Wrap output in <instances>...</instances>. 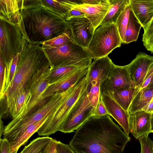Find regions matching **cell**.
<instances>
[{"label": "cell", "mask_w": 153, "mask_h": 153, "mask_svg": "<svg viewBox=\"0 0 153 153\" xmlns=\"http://www.w3.org/2000/svg\"><path fill=\"white\" fill-rule=\"evenodd\" d=\"M130 140L109 115H92L76 130L69 145L75 153H123Z\"/></svg>", "instance_id": "cell-1"}, {"label": "cell", "mask_w": 153, "mask_h": 153, "mask_svg": "<svg viewBox=\"0 0 153 153\" xmlns=\"http://www.w3.org/2000/svg\"><path fill=\"white\" fill-rule=\"evenodd\" d=\"M18 24L24 38L30 44H40L62 34L69 27L68 22L43 7H22Z\"/></svg>", "instance_id": "cell-2"}, {"label": "cell", "mask_w": 153, "mask_h": 153, "mask_svg": "<svg viewBox=\"0 0 153 153\" xmlns=\"http://www.w3.org/2000/svg\"><path fill=\"white\" fill-rule=\"evenodd\" d=\"M50 65L41 46L27 42L20 53L17 69L13 79L0 99L6 109L16 97L19 90L25 88L33 75Z\"/></svg>", "instance_id": "cell-3"}, {"label": "cell", "mask_w": 153, "mask_h": 153, "mask_svg": "<svg viewBox=\"0 0 153 153\" xmlns=\"http://www.w3.org/2000/svg\"><path fill=\"white\" fill-rule=\"evenodd\" d=\"M89 85L88 73L84 77L67 91L56 109L37 130L39 135L48 136L59 131L74 106L88 92Z\"/></svg>", "instance_id": "cell-4"}, {"label": "cell", "mask_w": 153, "mask_h": 153, "mask_svg": "<svg viewBox=\"0 0 153 153\" xmlns=\"http://www.w3.org/2000/svg\"><path fill=\"white\" fill-rule=\"evenodd\" d=\"M27 42L18 24L0 16V54L8 66Z\"/></svg>", "instance_id": "cell-5"}, {"label": "cell", "mask_w": 153, "mask_h": 153, "mask_svg": "<svg viewBox=\"0 0 153 153\" xmlns=\"http://www.w3.org/2000/svg\"><path fill=\"white\" fill-rule=\"evenodd\" d=\"M122 43L115 23L101 25L95 30L87 49L95 60L108 56Z\"/></svg>", "instance_id": "cell-6"}, {"label": "cell", "mask_w": 153, "mask_h": 153, "mask_svg": "<svg viewBox=\"0 0 153 153\" xmlns=\"http://www.w3.org/2000/svg\"><path fill=\"white\" fill-rule=\"evenodd\" d=\"M66 91L54 94L46 103L39 106L29 115L15 123H8L5 126L3 134V138L7 139L9 143L11 142L28 125L39 121L54 111L62 101Z\"/></svg>", "instance_id": "cell-7"}, {"label": "cell", "mask_w": 153, "mask_h": 153, "mask_svg": "<svg viewBox=\"0 0 153 153\" xmlns=\"http://www.w3.org/2000/svg\"><path fill=\"white\" fill-rule=\"evenodd\" d=\"M41 46L50 68L75 64L85 59H92L87 49L79 46L73 40L58 48Z\"/></svg>", "instance_id": "cell-8"}, {"label": "cell", "mask_w": 153, "mask_h": 153, "mask_svg": "<svg viewBox=\"0 0 153 153\" xmlns=\"http://www.w3.org/2000/svg\"><path fill=\"white\" fill-rule=\"evenodd\" d=\"M50 68V65H47L38 70L33 75L26 87L30 92L27 104L22 113L10 123H15L29 115L50 98L51 96L45 99L42 97V94L49 85L45 77L46 72Z\"/></svg>", "instance_id": "cell-9"}, {"label": "cell", "mask_w": 153, "mask_h": 153, "mask_svg": "<svg viewBox=\"0 0 153 153\" xmlns=\"http://www.w3.org/2000/svg\"><path fill=\"white\" fill-rule=\"evenodd\" d=\"M70 10L75 9L83 12L95 30L100 26L110 7L109 0H65Z\"/></svg>", "instance_id": "cell-10"}, {"label": "cell", "mask_w": 153, "mask_h": 153, "mask_svg": "<svg viewBox=\"0 0 153 153\" xmlns=\"http://www.w3.org/2000/svg\"><path fill=\"white\" fill-rule=\"evenodd\" d=\"M88 93L74 106L59 131L64 133L74 132L93 115L95 108L89 99Z\"/></svg>", "instance_id": "cell-11"}, {"label": "cell", "mask_w": 153, "mask_h": 153, "mask_svg": "<svg viewBox=\"0 0 153 153\" xmlns=\"http://www.w3.org/2000/svg\"><path fill=\"white\" fill-rule=\"evenodd\" d=\"M136 87L126 65H117L113 63L108 76L100 86V94L121 88Z\"/></svg>", "instance_id": "cell-12"}, {"label": "cell", "mask_w": 153, "mask_h": 153, "mask_svg": "<svg viewBox=\"0 0 153 153\" xmlns=\"http://www.w3.org/2000/svg\"><path fill=\"white\" fill-rule=\"evenodd\" d=\"M67 22L74 42L87 49L95 30L91 22L85 16L73 18Z\"/></svg>", "instance_id": "cell-13"}, {"label": "cell", "mask_w": 153, "mask_h": 153, "mask_svg": "<svg viewBox=\"0 0 153 153\" xmlns=\"http://www.w3.org/2000/svg\"><path fill=\"white\" fill-rule=\"evenodd\" d=\"M153 62V56L139 52L131 62L126 65L136 87L140 88Z\"/></svg>", "instance_id": "cell-14"}, {"label": "cell", "mask_w": 153, "mask_h": 153, "mask_svg": "<svg viewBox=\"0 0 153 153\" xmlns=\"http://www.w3.org/2000/svg\"><path fill=\"white\" fill-rule=\"evenodd\" d=\"M89 69V66L72 72L49 85L42 94V98L46 99L56 93H61L66 91L84 77L87 74Z\"/></svg>", "instance_id": "cell-15"}, {"label": "cell", "mask_w": 153, "mask_h": 153, "mask_svg": "<svg viewBox=\"0 0 153 153\" xmlns=\"http://www.w3.org/2000/svg\"><path fill=\"white\" fill-rule=\"evenodd\" d=\"M152 114L142 110L130 114V132L136 139L149 135L152 133Z\"/></svg>", "instance_id": "cell-16"}, {"label": "cell", "mask_w": 153, "mask_h": 153, "mask_svg": "<svg viewBox=\"0 0 153 153\" xmlns=\"http://www.w3.org/2000/svg\"><path fill=\"white\" fill-rule=\"evenodd\" d=\"M108 114L112 117L122 127L124 133L129 136L130 114L124 110L112 98L108 95L100 94Z\"/></svg>", "instance_id": "cell-17"}, {"label": "cell", "mask_w": 153, "mask_h": 153, "mask_svg": "<svg viewBox=\"0 0 153 153\" xmlns=\"http://www.w3.org/2000/svg\"><path fill=\"white\" fill-rule=\"evenodd\" d=\"M113 63L108 56L95 59L89 66L88 73L89 85L93 81H98L101 86L108 76Z\"/></svg>", "instance_id": "cell-18"}, {"label": "cell", "mask_w": 153, "mask_h": 153, "mask_svg": "<svg viewBox=\"0 0 153 153\" xmlns=\"http://www.w3.org/2000/svg\"><path fill=\"white\" fill-rule=\"evenodd\" d=\"M92 59H85L74 65L50 68L46 72L45 78L49 85L53 84L72 72L89 66L91 63Z\"/></svg>", "instance_id": "cell-19"}, {"label": "cell", "mask_w": 153, "mask_h": 153, "mask_svg": "<svg viewBox=\"0 0 153 153\" xmlns=\"http://www.w3.org/2000/svg\"><path fill=\"white\" fill-rule=\"evenodd\" d=\"M129 4L144 29L153 18V0H129Z\"/></svg>", "instance_id": "cell-20"}, {"label": "cell", "mask_w": 153, "mask_h": 153, "mask_svg": "<svg viewBox=\"0 0 153 153\" xmlns=\"http://www.w3.org/2000/svg\"><path fill=\"white\" fill-rule=\"evenodd\" d=\"M139 89L136 87L121 88L107 91L103 94L111 97L124 110L128 111L129 107Z\"/></svg>", "instance_id": "cell-21"}, {"label": "cell", "mask_w": 153, "mask_h": 153, "mask_svg": "<svg viewBox=\"0 0 153 153\" xmlns=\"http://www.w3.org/2000/svg\"><path fill=\"white\" fill-rule=\"evenodd\" d=\"M54 111L45 116L39 121L28 125L21 133L10 143L11 153H17L20 147L26 143Z\"/></svg>", "instance_id": "cell-22"}, {"label": "cell", "mask_w": 153, "mask_h": 153, "mask_svg": "<svg viewBox=\"0 0 153 153\" xmlns=\"http://www.w3.org/2000/svg\"><path fill=\"white\" fill-rule=\"evenodd\" d=\"M22 5V0H0V16L18 24Z\"/></svg>", "instance_id": "cell-23"}, {"label": "cell", "mask_w": 153, "mask_h": 153, "mask_svg": "<svg viewBox=\"0 0 153 153\" xmlns=\"http://www.w3.org/2000/svg\"><path fill=\"white\" fill-rule=\"evenodd\" d=\"M153 98V85L139 89L135 95L128 110L130 114L142 109Z\"/></svg>", "instance_id": "cell-24"}, {"label": "cell", "mask_w": 153, "mask_h": 153, "mask_svg": "<svg viewBox=\"0 0 153 153\" xmlns=\"http://www.w3.org/2000/svg\"><path fill=\"white\" fill-rule=\"evenodd\" d=\"M30 96L27 88L20 89L15 99L6 109L12 120L16 118L25 108Z\"/></svg>", "instance_id": "cell-25"}, {"label": "cell", "mask_w": 153, "mask_h": 153, "mask_svg": "<svg viewBox=\"0 0 153 153\" xmlns=\"http://www.w3.org/2000/svg\"><path fill=\"white\" fill-rule=\"evenodd\" d=\"M110 7L100 26L116 23L118 17L129 4V0H109Z\"/></svg>", "instance_id": "cell-26"}, {"label": "cell", "mask_w": 153, "mask_h": 153, "mask_svg": "<svg viewBox=\"0 0 153 153\" xmlns=\"http://www.w3.org/2000/svg\"><path fill=\"white\" fill-rule=\"evenodd\" d=\"M141 27L140 23L131 9L123 43L128 44L136 41Z\"/></svg>", "instance_id": "cell-27"}, {"label": "cell", "mask_w": 153, "mask_h": 153, "mask_svg": "<svg viewBox=\"0 0 153 153\" xmlns=\"http://www.w3.org/2000/svg\"><path fill=\"white\" fill-rule=\"evenodd\" d=\"M52 139L48 136L36 138L25 146L19 153H45Z\"/></svg>", "instance_id": "cell-28"}, {"label": "cell", "mask_w": 153, "mask_h": 153, "mask_svg": "<svg viewBox=\"0 0 153 153\" xmlns=\"http://www.w3.org/2000/svg\"><path fill=\"white\" fill-rule=\"evenodd\" d=\"M72 40H73L71 33L68 27L62 34L52 39L41 43L40 45H44L58 48L66 45Z\"/></svg>", "instance_id": "cell-29"}, {"label": "cell", "mask_w": 153, "mask_h": 153, "mask_svg": "<svg viewBox=\"0 0 153 153\" xmlns=\"http://www.w3.org/2000/svg\"><path fill=\"white\" fill-rule=\"evenodd\" d=\"M131 8L129 4L125 8L118 17L116 24L123 43L126 30L128 24L129 14Z\"/></svg>", "instance_id": "cell-30"}, {"label": "cell", "mask_w": 153, "mask_h": 153, "mask_svg": "<svg viewBox=\"0 0 153 153\" xmlns=\"http://www.w3.org/2000/svg\"><path fill=\"white\" fill-rule=\"evenodd\" d=\"M89 89L88 97L95 109L99 102L100 97V85L99 82L94 81L91 82L89 85L88 90Z\"/></svg>", "instance_id": "cell-31"}, {"label": "cell", "mask_w": 153, "mask_h": 153, "mask_svg": "<svg viewBox=\"0 0 153 153\" xmlns=\"http://www.w3.org/2000/svg\"><path fill=\"white\" fill-rule=\"evenodd\" d=\"M144 30L142 40L143 45L148 51L153 53V18Z\"/></svg>", "instance_id": "cell-32"}, {"label": "cell", "mask_w": 153, "mask_h": 153, "mask_svg": "<svg viewBox=\"0 0 153 153\" xmlns=\"http://www.w3.org/2000/svg\"><path fill=\"white\" fill-rule=\"evenodd\" d=\"M149 135L138 138L140 145V153H153L152 141Z\"/></svg>", "instance_id": "cell-33"}, {"label": "cell", "mask_w": 153, "mask_h": 153, "mask_svg": "<svg viewBox=\"0 0 153 153\" xmlns=\"http://www.w3.org/2000/svg\"><path fill=\"white\" fill-rule=\"evenodd\" d=\"M107 115H108V113L100 95V100L92 115L95 117H100Z\"/></svg>", "instance_id": "cell-34"}, {"label": "cell", "mask_w": 153, "mask_h": 153, "mask_svg": "<svg viewBox=\"0 0 153 153\" xmlns=\"http://www.w3.org/2000/svg\"><path fill=\"white\" fill-rule=\"evenodd\" d=\"M56 153H75L68 144L56 140Z\"/></svg>", "instance_id": "cell-35"}, {"label": "cell", "mask_w": 153, "mask_h": 153, "mask_svg": "<svg viewBox=\"0 0 153 153\" xmlns=\"http://www.w3.org/2000/svg\"><path fill=\"white\" fill-rule=\"evenodd\" d=\"M6 65L1 55L0 54V91L2 89L5 78Z\"/></svg>", "instance_id": "cell-36"}, {"label": "cell", "mask_w": 153, "mask_h": 153, "mask_svg": "<svg viewBox=\"0 0 153 153\" xmlns=\"http://www.w3.org/2000/svg\"><path fill=\"white\" fill-rule=\"evenodd\" d=\"M0 153H11L10 144L6 139H0Z\"/></svg>", "instance_id": "cell-37"}, {"label": "cell", "mask_w": 153, "mask_h": 153, "mask_svg": "<svg viewBox=\"0 0 153 153\" xmlns=\"http://www.w3.org/2000/svg\"><path fill=\"white\" fill-rule=\"evenodd\" d=\"M85 16V15L83 12L75 9H72L69 12L67 21L73 18Z\"/></svg>", "instance_id": "cell-38"}, {"label": "cell", "mask_w": 153, "mask_h": 153, "mask_svg": "<svg viewBox=\"0 0 153 153\" xmlns=\"http://www.w3.org/2000/svg\"><path fill=\"white\" fill-rule=\"evenodd\" d=\"M56 140L53 138L45 153H56Z\"/></svg>", "instance_id": "cell-39"}, {"label": "cell", "mask_w": 153, "mask_h": 153, "mask_svg": "<svg viewBox=\"0 0 153 153\" xmlns=\"http://www.w3.org/2000/svg\"><path fill=\"white\" fill-rule=\"evenodd\" d=\"M142 110L150 113L153 112V98Z\"/></svg>", "instance_id": "cell-40"}, {"label": "cell", "mask_w": 153, "mask_h": 153, "mask_svg": "<svg viewBox=\"0 0 153 153\" xmlns=\"http://www.w3.org/2000/svg\"><path fill=\"white\" fill-rule=\"evenodd\" d=\"M0 138H1L2 135L3 134L5 128V126H4L3 123V122L1 118H0Z\"/></svg>", "instance_id": "cell-41"}, {"label": "cell", "mask_w": 153, "mask_h": 153, "mask_svg": "<svg viewBox=\"0 0 153 153\" xmlns=\"http://www.w3.org/2000/svg\"><path fill=\"white\" fill-rule=\"evenodd\" d=\"M152 85H153V73L152 74V78L150 81V83L149 84V85H148L147 86Z\"/></svg>", "instance_id": "cell-42"}, {"label": "cell", "mask_w": 153, "mask_h": 153, "mask_svg": "<svg viewBox=\"0 0 153 153\" xmlns=\"http://www.w3.org/2000/svg\"><path fill=\"white\" fill-rule=\"evenodd\" d=\"M152 149H153V141L152 142Z\"/></svg>", "instance_id": "cell-43"}, {"label": "cell", "mask_w": 153, "mask_h": 153, "mask_svg": "<svg viewBox=\"0 0 153 153\" xmlns=\"http://www.w3.org/2000/svg\"></svg>", "instance_id": "cell-44"}]
</instances>
